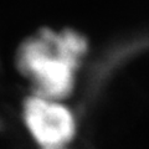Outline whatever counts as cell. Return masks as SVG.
<instances>
[{
  "label": "cell",
  "mask_w": 149,
  "mask_h": 149,
  "mask_svg": "<svg viewBox=\"0 0 149 149\" xmlns=\"http://www.w3.org/2000/svg\"><path fill=\"white\" fill-rule=\"evenodd\" d=\"M27 133L41 149L67 147L77 136L78 122L65 101L30 93L21 104Z\"/></svg>",
  "instance_id": "cell-2"
},
{
  "label": "cell",
  "mask_w": 149,
  "mask_h": 149,
  "mask_svg": "<svg viewBox=\"0 0 149 149\" xmlns=\"http://www.w3.org/2000/svg\"><path fill=\"white\" fill-rule=\"evenodd\" d=\"M87 52L88 42L81 32L44 29L20 44L15 65L31 93L66 101L76 90Z\"/></svg>",
  "instance_id": "cell-1"
},
{
  "label": "cell",
  "mask_w": 149,
  "mask_h": 149,
  "mask_svg": "<svg viewBox=\"0 0 149 149\" xmlns=\"http://www.w3.org/2000/svg\"><path fill=\"white\" fill-rule=\"evenodd\" d=\"M51 149H68L67 147H61V148H51Z\"/></svg>",
  "instance_id": "cell-3"
}]
</instances>
